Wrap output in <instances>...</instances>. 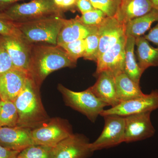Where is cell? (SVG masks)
<instances>
[{"instance_id":"obj_5","label":"cell","mask_w":158,"mask_h":158,"mask_svg":"<svg viewBox=\"0 0 158 158\" xmlns=\"http://www.w3.org/2000/svg\"><path fill=\"white\" fill-rule=\"evenodd\" d=\"M58 89L62 94L66 106L82 113L93 123L100 116L105 108L108 106L88 88L84 91L76 92L59 85Z\"/></svg>"},{"instance_id":"obj_4","label":"cell","mask_w":158,"mask_h":158,"mask_svg":"<svg viewBox=\"0 0 158 158\" xmlns=\"http://www.w3.org/2000/svg\"><path fill=\"white\" fill-rule=\"evenodd\" d=\"M64 20L61 15H57L15 24L19 30L22 39L27 44L41 43L57 45L58 34Z\"/></svg>"},{"instance_id":"obj_11","label":"cell","mask_w":158,"mask_h":158,"mask_svg":"<svg viewBox=\"0 0 158 158\" xmlns=\"http://www.w3.org/2000/svg\"><path fill=\"white\" fill-rule=\"evenodd\" d=\"M151 113L145 112L125 117L124 142L142 141L154 135L156 130L151 120Z\"/></svg>"},{"instance_id":"obj_10","label":"cell","mask_w":158,"mask_h":158,"mask_svg":"<svg viewBox=\"0 0 158 158\" xmlns=\"http://www.w3.org/2000/svg\"><path fill=\"white\" fill-rule=\"evenodd\" d=\"M126 39V36L123 35L113 46L98 58L94 76L97 77L102 72L107 71L115 77L124 72Z\"/></svg>"},{"instance_id":"obj_20","label":"cell","mask_w":158,"mask_h":158,"mask_svg":"<svg viewBox=\"0 0 158 158\" xmlns=\"http://www.w3.org/2000/svg\"><path fill=\"white\" fill-rule=\"evenodd\" d=\"M117 96L120 103L143 96L140 85L134 82L124 72L115 77Z\"/></svg>"},{"instance_id":"obj_16","label":"cell","mask_w":158,"mask_h":158,"mask_svg":"<svg viewBox=\"0 0 158 158\" xmlns=\"http://www.w3.org/2000/svg\"><path fill=\"white\" fill-rule=\"evenodd\" d=\"M97 81L88 88L108 106L114 107L120 103L116 93L115 77L109 72H102L97 77Z\"/></svg>"},{"instance_id":"obj_19","label":"cell","mask_w":158,"mask_h":158,"mask_svg":"<svg viewBox=\"0 0 158 158\" xmlns=\"http://www.w3.org/2000/svg\"><path fill=\"white\" fill-rule=\"evenodd\" d=\"M138 64L143 73L150 67L158 66V48L153 47L144 36L135 40Z\"/></svg>"},{"instance_id":"obj_7","label":"cell","mask_w":158,"mask_h":158,"mask_svg":"<svg viewBox=\"0 0 158 158\" xmlns=\"http://www.w3.org/2000/svg\"><path fill=\"white\" fill-rule=\"evenodd\" d=\"M105 124L100 135L90 147L94 152L96 151L115 147L124 142L125 117L117 115L103 116Z\"/></svg>"},{"instance_id":"obj_15","label":"cell","mask_w":158,"mask_h":158,"mask_svg":"<svg viewBox=\"0 0 158 158\" xmlns=\"http://www.w3.org/2000/svg\"><path fill=\"white\" fill-rule=\"evenodd\" d=\"M125 30L124 25L119 22L115 16L106 18L98 27L99 39L98 58L125 35Z\"/></svg>"},{"instance_id":"obj_30","label":"cell","mask_w":158,"mask_h":158,"mask_svg":"<svg viewBox=\"0 0 158 158\" xmlns=\"http://www.w3.org/2000/svg\"><path fill=\"white\" fill-rule=\"evenodd\" d=\"M15 68L10 56L0 43V76Z\"/></svg>"},{"instance_id":"obj_6","label":"cell","mask_w":158,"mask_h":158,"mask_svg":"<svg viewBox=\"0 0 158 158\" xmlns=\"http://www.w3.org/2000/svg\"><path fill=\"white\" fill-rule=\"evenodd\" d=\"M73 134L72 127L68 120L58 117L50 118L32 130L34 144L52 148Z\"/></svg>"},{"instance_id":"obj_23","label":"cell","mask_w":158,"mask_h":158,"mask_svg":"<svg viewBox=\"0 0 158 158\" xmlns=\"http://www.w3.org/2000/svg\"><path fill=\"white\" fill-rule=\"evenodd\" d=\"M19 116L14 102L1 101L0 104V127L17 126Z\"/></svg>"},{"instance_id":"obj_29","label":"cell","mask_w":158,"mask_h":158,"mask_svg":"<svg viewBox=\"0 0 158 158\" xmlns=\"http://www.w3.org/2000/svg\"><path fill=\"white\" fill-rule=\"evenodd\" d=\"M0 36L22 39L21 35L16 25L0 18Z\"/></svg>"},{"instance_id":"obj_33","label":"cell","mask_w":158,"mask_h":158,"mask_svg":"<svg viewBox=\"0 0 158 158\" xmlns=\"http://www.w3.org/2000/svg\"><path fill=\"white\" fill-rule=\"evenodd\" d=\"M20 152L12 150L0 145V158H18Z\"/></svg>"},{"instance_id":"obj_18","label":"cell","mask_w":158,"mask_h":158,"mask_svg":"<svg viewBox=\"0 0 158 158\" xmlns=\"http://www.w3.org/2000/svg\"><path fill=\"white\" fill-rule=\"evenodd\" d=\"M153 8L149 0H122L115 17L125 25L131 20L147 14Z\"/></svg>"},{"instance_id":"obj_28","label":"cell","mask_w":158,"mask_h":158,"mask_svg":"<svg viewBox=\"0 0 158 158\" xmlns=\"http://www.w3.org/2000/svg\"><path fill=\"white\" fill-rule=\"evenodd\" d=\"M107 17L101 10L95 9L82 14L81 17L77 16L79 20L84 25L98 27L106 18Z\"/></svg>"},{"instance_id":"obj_32","label":"cell","mask_w":158,"mask_h":158,"mask_svg":"<svg viewBox=\"0 0 158 158\" xmlns=\"http://www.w3.org/2000/svg\"><path fill=\"white\" fill-rule=\"evenodd\" d=\"M144 37L148 41L152 42L158 48V21L156 25L152 29L149 33L147 35H144Z\"/></svg>"},{"instance_id":"obj_12","label":"cell","mask_w":158,"mask_h":158,"mask_svg":"<svg viewBox=\"0 0 158 158\" xmlns=\"http://www.w3.org/2000/svg\"><path fill=\"white\" fill-rule=\"evenodd\" d=\"M0 43L9 54L14 67L29 73L31 45L19 38L2 36H0Z\"/></svg>"},{"instance_id":"obj_8","label":"cell","mask_w":158,"mask_h":158,"mask_svg":"<svg viewBox=\"0 0 158 158\" xmlns=\"http://www.w3.org/2000/svg\"><path fill=\"white\" fill-rule=\"evenodd\" d=\"M158 109V90H153L149 94L122 102L114 107L105 110L100 116L117 115L126 117L138 113L152 112Z\"/></svg>"},{"instance_id":"obj_21","label":"cell","mask_w":158,"mask_h":158,"mask_svg":"<svg viewBox=\"0 0 158 158\" xmlns=\"http://www.w3.org/2000/svg\"><path fill=\"white\" fill-rule=\"evenodd\" d=\"M158 21V10L153 8L147 14L131 20L125 25L126 37L136 38L141 37L148 31L153 23Z\"/></svg>"},{"instance_id":"obj_36","label":"cell","mask_w":158,"mask_h":158,"mask_svg":"<svg viewBox=\"0 0 158 158\" xmlns=\"http://www.w3.org/2000/svg\"><path fill=\"white\" fill-rule=\"evenodd\" d=\"M152 4L153 8L158 10V0H149Z\"/></svg>"},{"instance_id":"obj_26","label":"cell","mask_w":158,"mask_h":158,"mask_svg":"<svg viewBox=\"0 0 158 158\" xmlns=\"http://www.w3.org/2000/svg\"><path fill=\"white\" fill-rule=\"evenodd\" d=\"M58 46L62 48L71 59L76 62L78 59L84 56L86 47L85 39L79 40Z\"/></svg>"},{"instance_id":"obj_27","label":"cell","mask_w":158,"mask_h":158,"mask_svg":"<svg viewBox=\"0 0 158 158\" xmlns=\"http://www.w3.org/2000/svg\"><path fill=\"white\" fill-rule=\"evenodd\" d=\"M95 9L102 11L107 17H114L122 0H89Z\"/></svg>"},{"instance_id":"obj_2","label":"cell","mask_w":158,"mask_h":158,"mask_svg":"<svg viewBox=\"0 0 158 158\" xmlns=\"http://www.w3.org/2000/svg\"><path fill=\"white\" fill-rule=\"evenodd\" d=\"M39 89L30 75L14 102L18 114V126L33 130L50 119L44 107Z\"/></svg>"},{"instance_id":"obj_9","label":"cell","mask_w":158,"mask_h":158,"mask_svg":"<svg viewBox=\"0 0 158 158\" xmlns=\"http://www.w3.org/2000/svg\"><path fill=\"white\" fill-rule=\"evenodd\" d=\"M88 138L73 134L60 141L52 150V158H88L93 154Z\"/></svg>"},{"instance_id":"obj_34","label":"cell","mask_w":158,"mask_h":158,"mask_svg":"<svg viewBox=\"0 0 158 158\" xmlns=\"http://www.w3.org/2000/svg\"><path fill=\"white\" fill-rule=\"evenodd\" d=\"M22 1L23 0H0V11Z\"/></svg>"},{"instance_id":"obj_31","label":"cell","mask_w":158,"mask_h":158,"mask_svg":"<svg viewBox=\"0 0 158 158\" xmlns=\"http://www.w3.org/2000/svg\"><path fill=\"white\" fill-rule=\"evenodd\" d=\"M76 4L82 14L95 9L89 0H77Z\"/></svg>"},{"instance_id":"obj_24","label":"cell","mask_w":158,"mask_h":158,"mask_svg":"<svg viewBox=\"0 0 158 158\" xmlns=\"http://www.w3.org/2000/svg\"><path fill=\"white\" fill-rule=\"evenodd\" d=\"M52 148L33 144L20 152L18 158H52Z\"/></svg>"},{"instance_id":"obj_35","label":"cell","mask_w":158,"mask_h":158,"mask_svg":"<svg viewBox=\"0 0 158 158\" xmlns=\"http://www.w3.org/2000/svg\"><path fill=\"white\" fill-rule=\"evenodd\" d=\"M77 0H63L62 8H67L73 6L76 3Z\"/></svg>"},{"instance_id":"obj_1","label":"cell","mask_w":158,"mask_h":158,"mask_svg":"<svg viewBox=\"0 0 158 158\" xmlns=\"http://www.w3.org/2000/svg\"><path fill=\"white\" fill-rule=\"evenodd\" d=\"M77 62L58 45H31L29 73L40 87L48 76L65 67H73Z\"/></svg>"},{"instance_id":"obj_37","label":"cell","mask_w":158,"mask_h":158,"mask_svg":"<svg viewBox=\"0 0 158 158\" xmlns=\"http://www.w3.org/2000/svg\"><path fill=\"white\" fill-rule=\"evenodd\" d=\"M55 4L59 8H62L63 0H54Z\"/></svg>"},{"instance_id":"obj_25","label":"cell","mask_w":158,"mask_h":158,"mask_svg":"<svg viewBox=\"0 0 158 158\" xmlns=\"http://www.w3.org/2000/svg\"><path fill=\"white\" fill-rule=\"evenodd\" d=\"M85 40L86 47L83 57L85 59L96 62L99 48V39L98 32L90 34Z\"/></svg>"},{"instance_id":"obj_14","label":"cell","mask_w":158,"mask_h":158,"mask_svg":"<svg viewBox=\"0 0 158 158\" xmlns=\"http://www.w3.org/2000/svg\"><path fill=\"white\" fill-rule=\"evenodd\" d=\"M32 130L18 126L14 127H0V145L20 152L35 144L32 138Z\"/></svg>"},{"instance_id":"obj_22","label":"cell","mask_w":158,"mask_h":158,"mask_svg":"<svg viewBox=\"0 0 158 158\" xmlns=\"http://www.w3.org/2000/svg\"><path fill=\"white\" fill-rule=\"evenodd\" d=\"M135 40L132 36L127 37L124 72L132 81L140 85V79L143 72L136 62L134 52Z\"/></svg>"},{"instance_id":"obj_3","label":"cell","mask_w":158,"mask_h":158,"mask_svg":"<svg viewBox=\"0 0 158 158\" xmlns=\"http://www.w3.org/2000/svg\"><path fill=\"white\" fill-rule=\"evenodd\" d=\"M60 9L54 0H31L7 7L0 11V18L13 23H21L61 15Z\"/></svg>"},{"instance_id":"obj_38","label":"cell","mask_w":158,"mask_h":158,"mask_svg":"<svg viewBox=\"0 0 158 158\" xmlns=\"http://www.w3.org/2000/svg\"><path fill=\"white\" fill-rule=\"evenodd\" d=\"M1 101H2V100H1V98H0V104H1Z\"/></svg>"},{"instance_id":"obj_13","label":"cell","mask_w":158,"mask_h":158,"mask_svg":"<svg viewBox=\"0 0 158 158\" xmlns=\"http://www.w3.org/2000/svg\"><path fill=\"white\" fill-rule=\"evenodd\" d=\"M29 76L28 73L15 68L0 76L1 100L14 102L22 91Z\"/></svg>"},{"instance_id":"obj_17","label":"cell","mask_w":158,"mask_h":158,"mask_svg":"<svg viewBox=\"0 0 158 158\" xmlns=\"http://www.w3.org/2000/svg\"><path fill=\"white\" fill-rule=\"evenodd\" d=\"M98 32V27H88L82 23L77 17L64 19L57 38V45L85 39L90 34Z\"/></svg>"}]
</instances>
